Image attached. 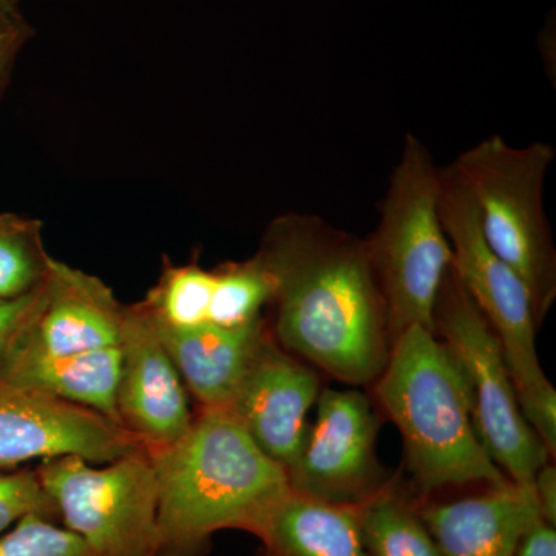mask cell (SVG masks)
Masks as SVG:
<instances>
[{
    "label": "cell",
    "instance_id": "1",
    "mask_svg": "<svg viewBox=\"0 0 556 556\" xmlns=\"http://www.w3.org/2000/svg\"><path fill=\"white\" fill-rule=\"evenodd\" d=\"M257 255L276 283L269 328L278 345L340 382L375 383L391 336L365 240L314 215L285 214Z\"/></svg>",
    "mask_w": 556,
    "mask_h": 556
},
{
    "label": "cell",
    "instance_id": "2",
    "mask_svg": "<svg viewBox=\"0 0 556 556\" xmlns=\"http://www.w3.org/2000/svg\"><path fill=\"white\" fill-rule=\"evenodd\" d=\"M149 455L159 484V556H206L222 530L254 535L291 490L285 468L222 408H201L185 437Z\"/></svg>",
    "mask_w": 556,
    "mask_h": 556
},
{
    "label": "cell",
    "instance_id": "3",
    "mask_svg": "<svg viewBox=\"0 0 556 556\" xmlns=\"http://www.w3.org/2000/svg\"><path fill=\"white\" fill-rule=\"evenodd\" d=\"M375 383L380 407L404 441L409 470L426 492L510 484L482 447L463 380L433 331L412 325L399 332Z\"/></svg>",
    "mask_w": 556,
    "mask_h": 556
},
{
    "label": "cell",
    "instance_id": "4",
    "mask_svg": "<svg viewBox=\"0 0 556 556\" xmlns=\"http://www.w3.org/2000/svg\"><path fill=\"white\" fill-rule=\"evenodd\" d=\"M438 208L452 248V269L503 345L527 424L555 456L556 391L538 358L529 291L486 243L477 203L453 164L439 169Z\"/></svg>",
    "mask_w": 556,
    "mask_h": 556
},
{
    "label": "cell",
    "instance_id": "5",
    "mask_svg": "<svg viewBox=\"0 0 556 556\" xmlns=\"http://www.w3.org/2000/svg\"><path fill=\"white\" fill-rule=\"evenodd\" d=\"M439 167L413 135L380 207L378 229L365 240L387 305L391 343L412 325L433 331V308L452 248L438 208Z\"/></svg>",
    "mask_w": 556,
    "mask_h": 556
},
{
    "label": "cell",
    "instance_id": "6",
    "mask_svg": "<svg viewBox=\"0 0 556 556\" xmlns=\"http://www.w3.org/2000/svg\"><path fill=\"white\" fill-rule=\"evenodd\" d=\"M554 159L546 142L511 148L495 135L452 163L477 203L486 243L529 291L538 325L556 299V252L543 206Z\"/></svg>",
    "mask_w": 556,
    "mask_h": 556
},
{
    "label": "cell",
    "instance_id": "7",
    "mask_svg": "<svg viewBox=\"0 0 556 556\" xmlns=\"http://www.w3.org/2000/svg\"><path fill=\"white\" fill-rule=\"evenodd\" d=\"M433 332L459 372L486 455L511 484L533 492V479L551 456L522 415L500 339L452 266L434 302Z\"/></svg>",
    "mask_w": 556,
    "mask_h": 556
},
{
    "label": "cell",
    "instance_id": "8",
    "mask_svg": "<svg viewBox=\"0 0 556 556\" xmlns=\"http://www.w3.org/2000/svg\"><path fill=\"white\" fill-rule=\"evenodd\" d=\"M36 471L65 529L94 556H159V484L148 450L102 467L78 456L53 457Z\"/></svg>",
    "mask_w": 556,
    "mask_h": 556
},
{
    "label": "cell",
    "instance_id": "9",
    "mask_svg": "<svg viewBox=\"0 0 556 556\" xmlns=\"http://www.w3.org/2000/svg\"><path fill=\"white\" fill-rule=\"evenodd\" d=\"M316 419L287 470L289 489L334 504L361 506L390 484L380 467L376 441L379 419L367 394L320 391Z\"/></svg>",
    "mask_w": 556,
    "mask_h": 556
},
{
    "label": "cell",
    "instance_id": "10",
    "mask_svg": "<svg viewBox=\"0 0 556 556\" xmlns=\"http://www.w3.org/2000/svg\"><path fill=\"white\" fill-rule=\"evenodd\" d=\"M141 447L108 416L0 382V471L61 456L109 464Z\"/></svg>",
    "mask_w": 556,
    "mask_h": 556
},
{
    "label": "cell",
    "instance_id": "11",
    "mask_svg": "<svg viewBox=\"0 0 556 556\" xmlns=\"http://www.w3.org/2000/svg\"><path fill=\"white\" fill-rule=\"evenodd\" d=\"M119 424L148 452L169 447L193 422L188 390L142 302L127 305L121 339Z\"/></svg>",
    "mask_w": 556,
    "mask_h": 556
},
{
    "label": "cell",
    "instance_id": "12",
    "mask_svg": "<svg viewBox=\"0 0 556 556\" xmlns=\"http://www.w3.org/2000/svg\"><path fill=\"white\" fill-rule=\"evenodd\" d=\"M318 394L317 372L278 345L269 328L225 409L287 471L302 447Z\"/></svg>",
    "mask_w": 556,
    "mask_h": 556
},
{
    "label": "cell",
    "instance_id": "13",
    "mask_svg": "<svg viewBox=\"0 0 556 556\" xmlns=\"http://www.w3.org/2000/svg\"><path fill=\"white\" fill-rule=\"evenodd\" d=\"M126 305L91 274L53 258L46 298L27 340L49 354L121 345Z\"/></svg>",
    "mask_w": 556,
    "mask_h": 556
},
{
    "label": "cell",
    "instance_id": "14",
    "mask_svg": "<svg viewBox=\"0 0 556 556\" xmlns=\"http://www.w3.org/2000/svg\"><path fill=\"white\" fill-rule=\"evenodd\" d=\"M417 511L444 556H514L522 533L543 519L533 492L511 482Z\"/></svg>",
    "mask_w": 556,
    "mask_h": 556
},
{
    "label": "cell",
    "instance_id": "15",
    "mask_svg": "<svg viewBox=\"0 0 556 556\" xmlns=\"http://www.w3.org/2000/svg\"><path fill=\"white\" fill-rule=\"evenodd\" d=\"M156 329L186 390L201 408L225 409L268 334L269 321L262 316L240 328L206 324L190 329Z\"/></svg>",
    "mask_w": 556,
    "mask_h": 556
},
{
    "label": "cell",
    "instance_id": "16",
    "mask_svg": "<svg viewBox=\"0 0 556 556\" xmlns=\"http://www.w3.org/2000/svg\"><path fill=\"white\" fill-rule=\"evenodd\" d=\"M119 346L49 354L25 338L3 369L0 382L93 409L119 424Z\"/></svg>",
    "mask_w": 556,
    "mask_h": 556
},
{
    "label": "cell",
    "instance_id": "17",
    "mask_svg": "<svg viewBox=\"0 0 556 556\" xmlns=\"http://www.w3.org/2000/svg\"><path fill=\"white\" fill-rule=\"evenodd\" d=\"M254 535L268 556H368L361 506L327 503L292 490L270 507Z\"/></svg>",
    "mask_w": 556,
    "mask_h": 556
},
{
    "label": "cell",
    "instance_id": "18",
    "mask_svg": "<svg viewBox=\"0 0 556 556\" xmlns=\"http://www.w3.org/2000/svg\"><path fill=\"white\" fill-rule=\"evenodd\" d=\"M361 533L368 556H444L419 511L390 486L361 504Z\"/></svg>",
    "mask_w": 556,
    "mask_h": 556
},
{
    "label": "cell",
    "instance_id": "19",
    "mask_svg": "<svg viewBox=\"0 0 556 556\" xmlns=\"http://www.w3.org/2000/svg\"><path fill=\"white\" fill-rule=\"evenodd\" d=\"M214 269L199 263L174 265L164 258L163 270L155 287L142 300L156 327L190 329L208 324Z\"/></svg>",
    "mask_w": 556,
    "mask_h": 556
},
{
    "label": "cell",
    "instance_id": "20",
    "mask_svg": "<svg viewBox=\"0 0 556 556\" xmlns=\"http://www.w3.org/2000/svg\"><path fill=\"white\" fill-rule=\"evenodd\" d=\"M208 324L240 328L263 316L276 291L273 274L257 254L244 262H229L214 269Z\"/></svg>",
    "mask_w": 556,
    "mask_h": 556
},
{
    "label": "cell",
    "instance_id": "21",
    "mask_svg": "<svg viewBox=\"0 0 556 556\" xmlns=\"http://www.w3.org/2000/svg\"><path fill=\"white\" fill-rule=\"evenodd\" d=\"M51 263L42 222L11 212L0 214V300L22 298L42 287Z\"/></svg>",
    "mask_w": 556,
    "mask_h": 556
},
{
    "label": "cell",
    "instance_id": "22",
    "mask_svg": "<svg viewBox=\"0 0 556 556\" xmlns=\"http://www.w3.org/2000/svg\"><path fill=\"white\" fill-rule=\"evenodd\" d=\"M0 556H94L87 544L54 521L28 515L0 535Z\"/></svg>",
    "mask_w": 556,
    "mask_h": 556
},
{
    "label": "cell",
    "instance_id": "23",
    "mask_svg": "<svg viewBox=\"0 0 556 556\" xmlns=\"http://www.w3.org/2000/svg\"><path fill=\"white\" fill-rule=\"evenodd\" d=\"M28 515L56 521L60 510L40 482L38 471H0V535Z\"/></svg>",
    "mask_w": 556,
    "mask_h": 556
},
{
    "label": "cell",
    "instance_id": "24",
    "mask_svg": "<svg viewBox=\"0 0 556 556\" xmlns=\"http://www.w3.org/2000/svg\"><path fill=\"white\" fill-rule=\"evenodd\" d=\"M46 283L47 280L42 287L22 298L0 300V376L35 325L46 298Z\"/></svg>",
    "mask_w": 556,
    "mask_h": 556
},
{
    "label": "cell",
    "instance_id": "25",
    "mask_svg": "<svg viewBox=\"0 0 556 556\" xmlns=\"http://www.w3.org/2000/svg\"><path fill=\"white\" fill-rule=\"evenodd\" d=\"M33 35L35 30L22 11L21 0H0V93Z\"/></svg>",
    "mask_w": 556,
    "mask_h": 556
},
{
    "label": "cell",
    "instance_id": "26",
    "mask_svg": "<svg viewBox=\"0 0 556 556\" xmlns=\"http://www.w3.org/2000/svg\"><path fill=\"white\" fill-rule=\"evenodd\" d=\"M514 556H556L555 526L538 519L519 538Z\"/></svg>",
    "mask_w": 556,
    "mask_h": 556
},
{
    "label": "cell",
    "instance_id": "27",
    "mask_svg": "<svg viewBox=\"0 0 556 556\" xmlns=\"http://www.w3.org/2000/svg\"><path fill=\"white\" fill-rule=\"evenodd\" d=\"M533 496H535L541 518L547 525H556V468L551 460L538 470L533 479Z\"/></svg>",
    "mask_w": 556,
    "mask_h": 556
},
{
    "label": "cell",
    "instance_id": "28",
    "mask_svg": "<svg viewBox=\"0 0 556 556\" xmlns=\"http://www.w3.org/2000/svg\"><path fill=\"white\" fill-rule=\"evenodd\" d=\"M257 556H268V555H266L265 552L260 551Z\"/></svg>",
    "mask_w": 556,
    "mask_h": 556
}]
</instances>
